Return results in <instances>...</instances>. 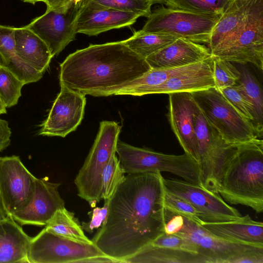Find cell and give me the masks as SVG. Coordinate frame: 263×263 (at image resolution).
<instances>
[{
  "instance_id": "1",
  "label": "cell",
  "mask_w": 263,
  "mask_h": 263,
  "mask_svg": "<svg viewBox=\"0 0 263 263\" xmlns=\"http://www.w3.org/2000/svg\"><path fill=\"white\" fill-rule=\"evenodd\" d=\"M165 192L159 171L125 176L108 200L107 216L92 243L124 262L164 233Z\"/></svg>"
},
{
  "instance_id": "2",
  "label": "cell",
  "mask_w": 263,
  "mask_h": 263,
  "mask_svg": "<svg viewBox=\"0 0 263 263\" xmlns=\"http://www.w3.org/2000/svg\"><path fill=\"white\" fill-rule=\"evenodd\" d=\"M60 67V86L93 97L114 95L151 69L123 41L90 44L69 54Z\"/></svg>"
},
{
  "instance_id": "3",
  "label": "cell",
  "mask_w": 263,
  "mask_h": 263,
  "mask_svg": "<svg viewBox=\"0 0 263 263\" xmlns=\"http://www.w3.org/2000/svg\"><path fill=\"white\" fill-rule=\"evenodd\" d=\"M230 204L263 212V141L257 138L239 143L222 170L217 189Z\"/></svg>"
},
{
  "instance_id": "4",
  "label": "cell",
  "mask_w": 263,
  "mask_h": 263,
  "mask_svg": "<svg viewBox=\"0 0 263 263\" xmlns=\"http://www.w3.org/2000/svg\"><path fill=\"white\" fill-rule=\"evenodd\" d=\"M116 152L124 174L166 172L201 186L199 165L185 153L165 154L137 147L119 140Z\"/></svg>"
},
{
  "instance_id": "5",
  "label": "cell",
  "mask_w": 263,
  "mask_h": 263,
  "mask_svg": "<svg viewBox=\"0 0 263 263\" xmlns=\"http://www.w3.org/2000/svg\"><path fill=\"white\" fill-rule=\"evenodd\" d=\"M207 122L229 144L259 138L252 123L243 117L215 87L191 92Z\"/></svg>"
},
{
  "instance_id": "6",
  "label": "cell",
  "mask_w": 263,
  "mask_h": 263,
  "mask_svg": "<svg viewBox=\"0 0 263 263\" xmlns=\"http://www.w3.org/2000/svg\"><path fill=\"white\" fill-rule=\"evenodd\" d=\"M121 126L115 121H102L90 151L74 179L78 195L93 206L102 199V174L116 154Z\"/></svg>"
},
{
  "instance_id": "7",
  "label": "cell",
  "mask_w": 263,
  "mask_h": 263,
  "mask_svg": "<svg viewBox=\"0 0 263 263\" xmlns=\"http://www.w3.org/2000/svg\"><path fill=\"white\" fill-rule=\"evenodd\" d=\"M220 16L162 6L152 11L139 31L170 34L195 43L209 44L213 28Z\"/></svg>"
},
{
  "instance_id": "8",
  "label": "cell",
  "mask_w": 263,
  "mask_h": 263,
  "mask_svg": "<svg viewBox=\"0 0 263 263\" xmlns=\"http://www.w3.org/2000/svg\"><path fill=\"white\" fill-rule=\"evenodd\" d=\"M195 129L201 186L208 191L218 193V181L223 167L238 144L227 143L207 122L198 106L195 115Z\"/></svg>"
},
{
  "instance_id": "9",
  "label": "cell",
  "mask_w": 263,
  "mask_h": 263,
  "mask_svg": "<svg viewBox=\"0 0 263 263\" xmlns=\"http://www.w3.org/2000/svg\"><path fill=\"white\" fill-rule=\"evenodd\" d=\"M220 60L263 69V0H254L247 20L232 39L210 51Z\"/></svg>"
},
{
  "instance_id": "10",
  "label": "cell",
  "mask_w": 263,
  "mask_h": 263,
  "mask_svg": "<svg viewBox=\"0 0 263 263\" xmlns=\"http://www.w3.org/2000/svg\"><path fill=\"white\" fill-rule=\"evenodd\" d=\"M104 255L93 243L76 241L44 228L31 237L28 263H79L83 259Z\"/></svg>"
},
{
  "instance_id": "11",
  "label": "cell",
  "mask_w": 263,
  "mask_h": 263,
  "mask_svg": "<svg viewBox=\"0 0 263 263\" xmlns=\"http://www.w3.org/2000/svg\"><path fill=\"white\" fill-rule=\"evenodd\" d=\"M36 178L19 156L0 157V197L9 215L21 211L30 203Z\"/></svg>"
},
{
  "instance_id": "12",
  "label": "cell",
  "mask_w": 263,
  "mask_h": 263,
  "mask_svg": "<svg viewBox=\"0 0 263 263\" xmlns=\"http://www.w3.org/2000/svg\"><path fill=\"white\" fill-rule=\"evenodd\" d=\"M166 191L190 203L203 215L204 222H223L241 219L242 216L230 205L218 193L177 178H164Z\"/></svg>"
},
{
  "instance_id": "13",
  "label": "cell",
  "mask_w": 263,
  "mask_h": 263,
  "mask_svg": "<svg viewBox=\"0 0 263 263\" xmlns=\"http://www.w3.org/2000/svg\"><path fill=\"white\" fill-rule=\"evenodd\" d=\"M82 1L73 3L64 11L47 8L43 14L26 26L46 44L53 57L75 40L76 19Z\"/></svg>"
},
{
  "instance_id": "14",
  "label": "cell",
  "mask_w": 263,
  "mask_h": 263,
  "mask_svg": "<svg viewBox=\"0 0 263 263\" xmlns=\"http://www.w3.org/2000/svg\"><path fill=\"white\" fill-rule=\"evenodd\" d=\"M86 103L83 93L61 86L39 135L64 138L74 131L83 119Z\"/></svg>"
},
{
  "instance_id": "15",
  "label": "cell",
  "mask_w": 263,
  "mask_h": 263,
  "mask_svg": "<svg viewBox=\"0 0 263 263\" xmlns=\"http://www.w3.org/2000/svg\"><path fill=\"white\" fill-rule=\"evenodd\" d=\"M183 217L182 228L176 234L188 240L206 263H227L233 257L257 251L263 247L233 242L216 237L191 220Z\"/></svg>"
},
{
  "instance_id": "16",
  "label": "cell",
  "mask_w": 263,
  "mask_h": 263,
  "mask_svg": "<svg viewBox=\"0 0 263 263\" xmlns=\"http://www.w3.org/2000/svg\"><path fill=\"white\" fill-rule=\"evenodd\" d=\"M141 16L102 6L93 0H83L76 19L78 33L96 36L115 29L129 27Z\"/></svg>"
},
{
  "instance_id": "17",
  "label": "cell",
  "mask_w": 263,
  "mask_h": 263,
  "mask_svg": "<svg viewBox=\"0 0 263 263\" xmlns=\"http://www.w3.org/2000/svg\"><path fill=\"white\" fill-rule=\"evenodd\" d=\"M171 126L184 153L199 164L198 146L195 129L197 105L191 92L168 94Z\"/></svg>"
},
{
  "instance_id": "18",
  "label": "cell",
  "mask_w": 263,
  "mask_h": 263,
  "mask_svg": "<svg viewBox=\"0 0 263 263\" xmlns=\"http://www.w3.org/2000/svg\"><path fill=\"white\" fill-rule=\"evenodd\" d=\"M60 183L36 178L33 198L24 209L11 215L21 226H45L59 209L65 207V201L58 191Z\"/></svg>"
},
{
  "instance_id": "19",
  "label": "cell",
  "mask_w": 263,
  "mask_h": 263,
  "mask_svg": "<svg viewBox=\"0 0 263 263\" xmlns=\"http://www.w3.org/2000/svg\"><path fill=\"white\" fill-rule=\"evenodd\" d=\"M213 57L198 62L193 68L175 75L161 85L147 89L140 96L148 94L192 92L215 87Z\"/></svg>"
},
{
  "instance_id": "20",
  "label": "cell",
  "mask_w": 263,
  "mask_h": 263,
  "mask_svg": "<svg viewBox=\"0 0 263 263\" xmlns=\"http://www.w3.org/2000/svg\"><path fill=\"white\" fill-rule=\"evenodd\" d=\"M211 56L210 50L206 46L178 38L145 60L151 68H170L187 66Z\"/></svg>"
},
{
  "instance_id": "21",
  "label": "cell",
  "mask_w": 263,
  "mask_h": 263,
  "mask_svg": "<svg viewBox=\"0 0 263 263\" xmlns=\"http://www.w3.org/2000/svg\"><path fill=\"white\" fill-rule=\"evenodd\" d=\"M199 225L219 238L263 247V223L252 219L249 215L239 219Z\"/></svg>"
},
{
  "instance_id": "22",
  "label": "cell",
  "mask_w": 263,
  "mask_h": 263,
  "mask_svg": "<svg viewBox=\"0 0 263 263\" xmlns=\"http://www.w3.org/2000/svg\"><path fill=\"white\" fill-rule=\"evenodd\" d=\"M254 0H233L213 28L208 44L211 50L234 37L247 22Z\"/></svg>"
},
{
  "instance_id": "23",
  "label": "cell",
  "mask_w": 263,
  "mask_h": 263,
  "mask_svg": "<svg viewBox=\"0 0 263 263\" xmlns=\"http://www.w3.org/2000/svg\"><path fill=\"white\" fill-rule=\"evenodd\" d=\"M31 237L11 216L0 220V263H28Z\"/></svg>"
},
{
  "instance_id": "24",
  "label": "cell",
  "mask_w": 263,
  "mask_h": 263,
  "mask_svg": "<svg viewBox=\"0 0 263 263\" xmlns=\"http://www.w3.org/2000/svg\"><path fill=\"white\" fill-rule=\"evenodd\" d=\"M17 55L35 70L43 73L53 58L46 44L26 26L14 29Z\"/></svg>"
},
{
  "instance_id": "25",
  "label": "cell",
  "mask_w": 263,
  "mask_h": 263,
  "mask_svg": "<svg viewBox=\"0 0 263 263\" xmlns=\"http://www.w3.org/2000/svg\"><path fill=\"white\" fill-rule=\"evenodd\" d=\"M14 27L0 25V66L8 70L24 84L39 81L43 76L20 59L15 47Z\"/></svg>"
},
{
  "instance_id": "26",
  "label": "cell",
  "mask_w": 263,
  "mask_h": 263,
  "mask_svg": "<svg viewBox=\"0 0 263 263\" xmlns=\"http://www.w3.org/2000/svg\"><path fill=\"white\" fill-rule=\"evenodd\" d=\"M125 263H206L198 253L160 247L151 243L125 260Z\"/></svg>"
},
{
  "instance_id": "27",
  "label": "cell",
  "mask_w": 263,
  "mask_h": 263,
  "mask_svg": "<svg viewBox=\"0 0 263 263\" xmlns=\"http://www.w3.org/2000/svg\"><path fill=\"white\" fill-rule=\"evenodd\" d=\"M46 230L79 242L92 243L84 234L74 213L64 207L58 210L45 225Z\"/></svg>"
},
{
  "instance_id": "28",
  "label": "cell",
  "mask_w": 263,
  "mask_h": 263,
  "mask_svg": "<svg viewBox=\"0 0 263 263\" xmlns=\"http://www.w3.org/2000/svg\"><path fill=\"white\" fill-rule=\"evenodd\" d=\"M177 38L170 34L135 31L123 43L132 50L145 59L174 42Z\"/></svg>"
},
{
  "instance_id": "29",
  "label": "cell",
  "mask_w": 263,
  "mask_h": 263,
  "mask_svg": "<svg viewBox=\"0 0 263 263\" xmlns=\"http://www.w3.org/2000/svg\"><path fill=\"white\" fill-rule=\"evenodd\" d=\"M240 77L236 84L240 87L252 103L254 118L253 125L259 138L263 132V96L261 87L256 78L246 68L239 71Z\"/></svg>"
},
{
  "instance_id": "30",
  "label": "cell",
  "mask_w": 263,
  "mask_h": 263,
  "mask_svg": "<svg viewBox=\"0 0 263 263\" xmlns=\"http://www.w3.org/2000/svg\"><path fill=\"white\" fill-rule=\"evenodd\" d=\"M233 0H166L167 7L194 13L221 15Z\"/></svg>"
},
{
  "instance_id": "31",
  "label": "cell",
  "mask_w": 263,
  "mask_h": 263,
  "mask_svg": "<svg viewBox=\"0 0 263 263\" xmlns=\"http://www.w3.org/2000/svg\"><path fill=\"white\" fill-rule=\"evenodd\" d=\"M24 85L13 73L0 66V99L6 108L17 104Z\"/></svg>"
},
{
  "instance_id": "32",
  "label": "cell",
  "mask_w": 263,
  "mask_h": 263,
  "mask_svg": "<svg viewBox=\"0 0 263 263\" xmlns=\"http://www.w3.org/2000/svg\"><path fill=\"white\" fill-rule=\"evenodd\" d=\"M118 158L114 155L104 167L102 174V197L108 200L124 178Z\"/></svg>"
},
{
  "instance_id": "33",
  "label": "cell",
  "mask_w": 263,
  "mask_h": 263,
  "mask_svg": "<svg viewBox=\"0 0 263 263\" xmlns=\"http://www.w3.org/2000/svg\"><path fill=\"white\" fill-rule=\"evenodd\" d=\"M215 87L220 90L235 85L240 77V71L230 61L213 57Z\"/></svg>"
},
{
  "instance_id": "34",
  "label": "cell",
  "mask_w": 263,
  "mask_h": 263,
  "mask_svg": "<svg viewBox=\"0 0 263 263\" xmlns=\"http://www.w3.org/2000/svg\"><path fill=\"white\" fill-rule=\"evenodd\" d=\"M164 208L170 211L189 219L198 224L204 222L202 214L186 200L166 191Z\"/></svg>"
},
{
  "instance_id": "35",
  "label": "cell",
  "mask_w": 263,
  "mask_h": 263,
  "mask_svg": "<svg viewBox=\"0 0 263 263\" xmlns=\"http://www.w3.org/2000/svg\"><path fill=\"white\" fill-rule=\"evenodd\" d=\"M219 90L233 107L253 124L254 111L253 105L239 85L236 84Z\"/></svg>"
},
{
  "instance_id": "36",
  "label": "cell",
  "mask_w": 263,
  "mask_h": 263,
  "mask_svg": "<svg viewBox=\"0 0 263 263\" xmlns=\"http://www.w3.org/2000/svg\"><path fill=\"white\" fill-rule=\"evenodd\" d=\"M96 3L112 9L131 12L141 16L148 17L153 5L150 0H93Z\"/></svg>"
},
{
  "instance_id": "37",
  "label": "cell",
  "mask_w": 263,
  "mask_h": 263,
  "mask_svg": "<svg viewBox=\"0 0 263 263\" xmlns=\"http://www.w3.org/2000/svg\"><path fill=\"white\" fill-rule=\"evenodd\" d=\"M151 244L157 247L182 250L197 253L193 244L186 238L176 234L163 233L155 239Z\"/></svg>"
},
{
  "instance_id": "38",
  "label": "cell",
  "mask_w": 263,
  "mask_h": 263,
  "mask_svg": "<svg viewBox=\"0 0 263 263\" xmlns=\"http://www.w3.org/2000/svg\"><path fill=\"white\" fill-rule=\"evenodd\" d=\"M108 212V201L105 200L103 207H97L91 212V220L88 222H83L82 228L83 230L92 233L94 229L101 227L105 221Z\"/></svg>"
},
{
  "instance_id": "39",
  "label": "cell",
  "mask_w": 263,
  "mask_h": 263,
  "mask_svg": "<svg viewBox=\"0 0 263 263\" xmlns=\"http://www.w3.org/2000/svg\"><path fill=\"white\" fill-rule=\"evenodd\" d=\"M11 135V129L8 122L0 118V152L10 145Z\"/></svg>"
},
{
  "instance_id": "40",
  "label": "cell",
  "mask_w": 263,
  "mask_h": 263,
  "mask_svg": "<svg viewBox=\"0 0 263 263\" xmlns=\"http://www.w3.org/2000/svg\"><path fill=\"white\" fill-rule=\"evenodd\" d=\"M114 263L119 261L105 255L97 256L81 260L79 263Z\"/></svg>"
},
{
  "instance_id": "41",
  "label": "cell",
  "mask_w": 263,
  "mask_h": 263,
  "mask_svg": "<svg viewBox=\"0 0 263 263\" xmlns=\"http://www.w3.org/2000/svg\"><path fill=\"white\" fill-rule=\"evenodd\" d=\"M42 2L45 3L47 9L59 11H66L70 7H65L64 0H42Z\"/></svg>"
},
{
  "instance_id": "42",
  "label": "cell",
  "mask_w": 263,
  "mask_h": 263,
  "mask_svg": "<svg viewBox=\"0 0 263 263\" xmlns=\"http://www.w3.org/2000/svg\"><path fill=\"white\" fill-rule=\"evenodd\" d=\"M9 215L7 212L0 197V220L5 219Z\"/></svg>"
},
{
  "instance_id": "43",
  "label": "cell",
  "mask_w": 263,
  "mask_h": 263,
  "mask_svg": "<svg viewBox=\"0 0 263 263\" xmlns=\"http://www.w3.org/2000/svg\"><path fill=\"white\" fill-rule=\"evenodd\" d=\"M7 112L6 107L3 104L0 99V115L5 114Z\"/></svg>"
},
{
  "instance_id": "44",
  "label": "cell",
  "mask_w": 263,
  "mask_h": 263,
  "mask_svg": "<svg viewBox=\"0 0 263 263\" xmlns=\"http://www.w3.org/2000/svg\"><path fill=\"white\" fill-rule=\"evenodd\" d=\"M24 2L29 3L32 4H34L36 2H42V0H22Z\"/></svg>"
},
{
  "instance_id": "45",
  "label": "cell",
  "mask_w": 263,
  "mask_h": 263,
  "mask_svg": "<svg viewBox=\"0 0 263 263\" xmlns=\"http://www.w3.org/2000/svg\"><path fill=\"white\" fill-rule=\"evenodd\" d=\"M153 4H164L166 0H150Z\"/></svg>"
}]
</instances>
